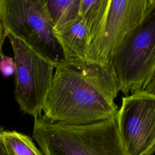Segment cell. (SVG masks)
Here are the masks:
<instances>
[{"label":"cell","mask_w":155,"mask_h":155,"mask_svg":"<svg viewBox=\"0 0 155 155\" xmlns=\"http://www.w3.org/2000/svg\"><path fill=\"white\" fill-rule=\"evenodd\" d=\"M54 70L42 110L47 119L80 125L117 114L114 99L120 91L119 84L110 62L67 59Z\"/></svg>","instance_id":"6da1fadb"},{"label":"cell","mask_w":155,"mask_h":155,"mask_svg":"<svg viewBox=\"0 0 155 155\" xmlns=\"http://www.w3.org/2000/svg\"><path fill=\"white\" fill-rule=\"evenodd\" d=\"M33 137L45 155H128L120 135L117 114L87 124L52 122L35 117Z\"/></svg>","instance_id":"7a4b0ae2"},{"label":"cell","mask_w":155,"mask_h":155,"mask_svg":"<svg viewBox=\"0 0 155 155\" xmlns=\"http://www.w3.org/2000/svg\"><path fill=\"white\" fill-rule=\"evenodd\" d=\"M110 63L124 94L147 87L155 74V2L148 4L142 21L124 37Z\"/></svg>","instance_id":"3957f363"},{"label":"cell","mask_w":155,"mask_h":155,"mask_svg":"<svg viewBox=\"0 0 155 155\" xmlns=\"http://www.w3.org/2000/svg\"><path fill=\"white\" fill-rule=\"evenodd\" d=\"M0 21L4 36L25 41L55 67L67 60L44 0H0Z\"/></svg>","instance_id":"277c9868"},{"label":"cell","mask_w":155,"mask_h":155,"mask_svg":"<svg viewBox=\"0 0 155 155\" xmlns=\"http://www.w3.org/2000/svg\"><path fill=\"white\" fill-rule=\"evenodd\" d=\"M6 36L16 64L15 99L21 110L35 118L42 114L55 65L25 41L10 33Z\"/></svg>","instance_id":"5b68a950"},{"label":"cell","mask_w":155,"mask_h":155,"mask_svg":"<svg viewBox=\"0 0 155 155\" xmlns=\"http://www.w3.org/2000/svg\"><path fill=\"white\" fill-rule=\"evenodd\" d=\"M117 123L128 155L155 153V95L143 90L123 97Z\"/></svg>","instance_id":"8992f818"},{"label":"cell","mask_w":155,"mask_h":155,"mask_svg":"<svg viewBox=\"0 0 155 155\" xmlns=\"http://www.w3.org/2000/svg\"><path fill=\"white\" fill-rule=\"evenodd\" d=\"M149 0H111L86 60L107 64L125 35L143 19Z\"/></svg>","instance_id":"52a82bcc"},{"label":"cell","mask_w":155,"mask_h":155,"mask_svg":"<svg viewBox=\"0 0 155 155\" xmlns=\"http://www.w3.org/2000/svg\"><path fill=\"white\" fill-rule=\"evenodd\" d=\"M54 34L67 59L86 60L90 36L85 22L81 16L54 27Z\"/></svg>","instance_id":"ba28073f"},{"label":"cell","mask_w":155,"mask_h":155,"mask_svg":"<svg viewBox=\"0 0 155 155\" xmlns=\"http://www.w3.org/2000/svg\"><path fill=\"white\" fill-rule=\"evenodd\" d=\"M111 1L81 0V1L79 16L84 20L87 27L90 36V45L94 41L101 30Z\"/></svg>","instance_id":"9c48e42d"},{"label":"cell","mask_w":155,"mask_h":155,"mask_svg":"<svg viewBox=\"0 0 155 155\" xmlns=\"http://www.w3.org/2000/svg\"><path fill=\"white\" fill-rule=\"evenodd\" d=\"M54 27L79 16L81 0H44Z\"/></svg>","instance_id":"30bf717a"},{"label":"cell","mask_w":155,"mask_h":155,"mask_svg":"<svg viewBox=\"0 0 155 155\" xmlns=\"http://www.w3.org/2000/svg\"><path fill=\"white\" fill-rule=\"evenodd\" d=\"M0 135L13 155H45L31 138L16 131H1Z\"/></svg>","instance_id":"8fae6325"},{"label":"cell","mask_w":155,"mask_h":155,"mask_svg":"<svg viewBox=\"0 0 155 155\" xmlns=\"http://www.w3.org/2000/svg\"><path fill=\"white\" fill-rule=\"evenodd\" d=\"M0 61V71L5 77H9L15 74L16 64L14 58L1 54Z\"/></svg>","instance_id":"7c38bea8"},{"label":"cell","mask_w":155,"mask_h":155,"mask_svg":"<svg viewBox=\"0 0 155 155\" xmlns=\"http://www.w3.org/2000/svg\"><path fill=\"white\" fill-rule=\"evenodd\" d=\"M0 155H13L7 148L4 140L0 135Z\"/></svg>","instance_id":"4fadbf2b"},{"label":"cell","mask_w":155,"mask_h":155,"mask_svg":"<svg viewBox=\"0 0 155 155\" xmlns=\"http://www.w3.org/2000/svg\"><path fill=\"white\" fill-rule=\"evenodd\" d=\"M144 91H147V93L155 95V74L154 75L153 78L151 79L148 85L145 88Z\"/></svg>","instance_id":"5bb4252c"},{"label":"cell","mask_w":155,"mask_h":155,"mask_svg":"<svg viewBox=\"0 0 155 155\" xmlns=\"http://www.w3.org/2000/svg\"><path fill=\"white\" fill-rule=\"evenodd\" d=\"M4 38H5V36H4V29H3L1 22L0 21V57L1 56V54H2L1 48H2L3 39Z\"/></svg>","instance_id":"9a60e30c"},{"label":"cell","mask_w":155,"mask_h":155,"mask_svg":"<svg viewBox=\"0 0 155 155\" xmlns=\"http://www.w3.org/2000/svg\"><path fill=\"white\" fill-rule=\"evenodd\" d=\"M155 2V0H149V3H153Z\"/></svg>","instance_id":"2e32d148"},{"label":"cell","mask_w":155,"mask_h":155,"mask_svg":"<svg viewBox=\"0 0 155 155\" xmlns=\"http://www.w3.org/2000/svg\"></svg>","instance_id":"e0dca14e"}]
</instances>
